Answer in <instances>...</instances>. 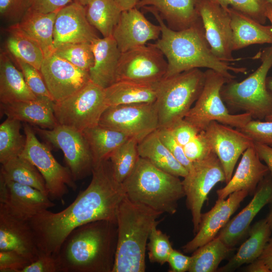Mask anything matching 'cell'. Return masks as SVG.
<instances>
[{"mask_svg":"<svg viewBox=\"0 0 272 272\" xmlns=\"http://www.w3.org/2000/svg\"><path fill=\"white\" fill-rule=\"evenodd\" d=\"M92 175L88 187L67 208L57 213L44 210L29 221L40 252L55 256L68 235L80 226L98 220L116 221L125 195L109 159L95 164Z\"/></svg>","mask_w":272,"mask_h":272,"instance_id":"cell-1","label":"cell"},{"mask_svg":"<svg viewBox=\"0 0 272 272\" xmlns=\"http://www.w3.org/2000/svg\"><path fill=\"white\" fill-rule=\"evenodd\" d=\"M144 8L154 15L161 27L160 38L154 44L162 51L167 61L164 78L200 67L214 70L229 82L235 78L230 72L246 74L245 67L231 66L213 54L206 39L200 18L191 27L175 31L167 26L155 10L150 7Z\"/></svg>","mask_w":272,"mask_h":272,"instance_id":"cell-2","label":"cell"},{"mask_svg":"<svg viewBox=\"0 0 272 272\" xmlns=\"http://www.w3.org/2000/svg\"><path fill=\"white\" fill-rule=\"evenodd\" d=\"M117 233L116 221L105 220L75 228L55 255L58 272H112Z\"/></svg>","mask_w":272,"mask_h":272,"instance_id":"cell-3","label":"cell"},{"mask_svg":"<svg viewBox=\"0 0 272 272\" xmlns=\"http://www.w3.org/2000/svg\"><path fill=\"white\" fill-rule=\"evenodd\" d=\"M162 214L125 196L116 214L117 243L112 272H144L147 242Z\"/></svg>","mask_w":272,"mask_h":272,"instance_id":"cell-4","label":"cell"},{"mask_svg":"<svg viewBox=\"0 0 272 272\" xmlns=\"http://www.w3.org/2000/svg\"><path fill=\"white\" fill-rule=\"evenodd\" d=\"M122 184L125 196L130 200L162 214H175L178 201L185 196L179 177L160 169L140 157Z\"/></svg>","mask_w":272,"mask_h":272,"instance_id":"cell-5","label":"cell"},{"mask_svg":"<svg viewBox=\"0 0 272 272\" xmlns=\"http://www.w3.org/2000/svg\"><path fill=\"white\" fill-rule=\"evenodd\" d=\"M205 72L193 69L163 78L156 84L159 128H171L184 118L202 90Z\"/></svg>","mask_w":272,"mask_h":272,"instance_id":"cell-6","label":"cell"},{"mask_svg":"<svg viewBox=\"0 0 272 272\" xmlns=\"http://www.w3.org/2000/svg\"><path fill=\"white\" fill-rule=\"evenodd\" d=\"M259 66L241 82L225 83L221 95L232 108L251 114L252 118L265 120L272 113V91L266 86L267 75L272 67V44L260 52Z\"/></svg>","mask_w":272,"mask_h":272,"instance_id":"cell-7","label":"cell"},{"mask_svg":"<svg viewBox=\"0 0 272 272\" xmlns=\"http://www.w3.org/2000/svg\"><path fill=\"white\" fill-rule=\"evenodd\" d=\"M200 94L184 119L199 131L205 130L213 121L236 127L243 128L253 118L250 114L243 112L233 114L229 112L222 99L221 91L229 81L220 73L208 69Z\"/></svg>","mask_w":272,"mask_h":272,"instance_id":"cell-8","label":"cell"},{"mask_svg":"<svg viewBox=\"0 0 272 272\" xmlns=\"http://www.w3.org/2000/svg\"><path fill=\"white\" fill-rule=\"evenodd\" d=\"M107 107L104 89L90 81L71 96L54 102L53 110L58 124L83 131L98 125Z\"/></svg>","mask_w":272,"mask_h":272,"instance_id":"cell-9","label":"cell"},{"mask_svg":"<svg viewBox=\"0 0 272 272\" xmlns=\"http://www.w3.org/2000/svg\"><path fill=\"white\" fill-rule=\"evenodd\" d=\"M24 131L26 142L20 156L31 162L43 176L49 197L61 199L68 193L69 188L76 190V181L67 167L59 164L47 145L37 139L35 131L25 123Z\"/></svg>","mask_w":272,"mask_h":272,"instance_id":"cell-10","label":"cell"},{"mask_svg":"<svg viewBox=\"0 0 272 272\" xmlns=\"http://www.w3.org/2000/svg\"><path fill=\"white\" fill-rule=\"evenodd\" d=\"M226 182L222 165L212 152L205 158L192 162L187 175L182 181L186 204L192 217L193 233L198 231L201 209L208 195L219 182Z\"/></svg>","mask_w":272,"mask_h":272,"instance_id":"cell-11","label":"cell"},{"mask_svg":"<svg viewBox=\"0 0 272 272\" xmlns=\"http://www.w3.org/2000/svg\"><path fill=\"white\" fill-rule=\"evenodd\" d=\"M99 124L119 131L139 143L159 128L155 102L109 106Z\"/></svg>","mask_w":272,"mask_h":272,"instance_id":"cell-12","label":"cell"},{"mask_svg":"<svg viewBox=\"0 0 272 272\" xmlns=\"http://www.w3.org/2000/svg\"><path fill=\"white\" fill-rule=\"evenodd\" d=\"M33 128L47 142L62 151L76 181L92 173L95 162L83 131L61 124L52 129L38 126Z\"/></svg>","mask_w":272,"mask_h":272,"instance_id":"cell-13","label":"cell"},{"mask_svg":"<svg viewBox=\"0 0 272 272\" xmlns=\"http://www.w3.org/2000/svg\"><path fill=\"white\" fill-rule=\"evenodd\" d=\"M165 57L154 43H147L121 52L116 82L156 84L164 78L167 72L168 64Z\"/></svg>","mask_w":272,"mask_h":272,"instance_id":"cell-14","label":"cell"},{"mask_svg":"<svg viewBox=\"0 0 272 272\" xmlns=\"http://www.w3.org/2000/svg\"><path fill=\"white\" fill-rule=\"evenodd\" d=\"M196 8L213 54L225 62L240 60L232 56L231 19L226 9L211 0H196Z\"/></svg>","mask_w":272,"mask_h":272,"instance_id":"cell-15","label":"cell"},{"mask_svg":"<svg viewBox=\"0 0 272 272\" xmlns=\"http://www.w3.org/2000/svg\"><path fill=\"white\" fill-rule=\"evenodd\" d=\"M40 72L54 102L75 94L91 81L89 73L54 53L44 57Z\"/></svg>","mask_w":272,"mask_h":272,"instance_id":"cell-16","label":"cell"},{"mask_svg":"<svg viewBox=\"0 0 272 272\" xmlns=\"http://www.w3.org/2000/svg\"><path fill=\"white\" fill-rule=\"evenodd\" d=\"M204 131L212 151L222 165L227 183L233 174L239 157L253 145V142L238 129L216 121L211 122Z\"/></svg>","mask_w":272,"mask_h":272,"instance_id":"cell-17","label":"cell"},{"mask_svg":"<svg viewBox=\"0 0 272 272\" xmlns=\"http://www.w3.org/2000/svg\"><path fill=\"white\" fill-rule=\"evenodd\" d=\"M0 206L16 217L29 221L55 204L41 191L6 180L0 175Z\"/></svg>","mask_w":272,"mask_h":272,"instance_id":"cell-18","label":"cell"},{"mask_svg":"<svg viewBox=\"0 0 272 272\" xmlns=\"http://www.w3.org/2000/svg\"><path fill=\"white\" fill-rule=\"evenodd\" d=\"M248 194L247 191L240 190L231 193L226 198H218L209 211L201 214L198 231L194 238L182 247L183 251L193 252L216 237Z\"/></svg>","mask_w":272,"mask_h":272,"instance_id":"cell-19","label":"cell"},{"mask_svg":"<svg viewBox=\"0 0 272 272\" xmlns=\"http://www.w3.org/2000/svg\"><path fill=\"white\" fill-rule=\"evenodd\" d=\"M160 35V26L149 21L135 7L122 11L112 37L123 52L158 40Z\"/></svg>","mask_w":272,"mask_h":272,"instance_id":"cell-20","label":"cell"},{"mask_svg":"<svg viewBox=\"0 0 272 272\" xmlns=\"http://www.w3.org/2000/svg\"><path fill=\"white\" fill-rule=\"evenodd\" d=\"M89 22L85 7L73 2L59 10L54 25L55 49L67 43H91L98 38Z\"/></svg>","mask_w":272,"mask_h":272,"instance_id":"cell-21","label":"cell"},{"mask_svg":"<svg viewBox=\"0 0 272 272\" xmlns=\"http://www.w3.org/2000/svg\"><path fill=\"white\" fill-rule=\"evenodd\" d=\"M14 250L31 262L40 254L29 221L16 217L0 206V251Z\"/></svg>","mask_w":272,"mask_h":272,"instance_id":"cell-22","label":"cell"},{"mask_svg":"<svg viewBox=\"0 0 272 272\" xmlns=\"http://www.w3.org/2000/svg\"><path fill=\"white\" fill-rule=\"evenodd\" d=\"M270 202H272V179L265 176L259 183L249 203L229 220L217 237L232 249L246 233L259 212Z\"/></svg>","mask_w":272,"mask_h":272,"instance_id":"cell-23","label":"cell"},{"mask_svg":"<svg viewBox=\"0 0 272 272\" xmlns=\"http://www.w3.org/2000/svg\"><path fill=\"white\" fill-rule=\"evenodd\" d=\"M268 172V167L261 162L253 145L243 153L230 180L224 187L217 190L218 198H226L231 193L240 190H246L250 194L254 193Z\"/></svg>","mask_w":272,"mask_h":272,"instance_id":"cell-24","label":"cell"},{"mask_svg":"<svg viewBox=\"0 0 272 272\" xmlns=\"http://www.w3.org/2000/svg\"><path fill=\"white\" fill-rule=\"evenodd\" d=\"M54 101L47 97L1 103V112L7 117L32 124L44 129H52L58 124L55 118Z\"/></svg>","mask_w":272,"mask_h":272,"instance_id":"cell-25","label":"cell"},{"mask_svg":"<svg viewBox=\"0 0 272 272\" xmlns=\"http://www.w3.org/2000/svg\"><path fill=\"white\" fill-rule=\"evenodd\" d=\"M94 56L89 71L90 80L105 89L116 82V74L121 51L112 36L97 38L91 42Z\"/></svg>","mask_w":272,"mask_h":272,"instance_id":"cell-26","label":"cell"},{"mask_svg":"<svg viewBox=\"0 0 272 272\" xmlns=\"http://www.w3.org/2000/svg\"><path fill=\"white\" fill-rule=\"evenodd\" d=\"M150 7L155 10L170 29L188 28L200 20L196 0H139L138 9Z\"/></svg>","mask_w":272,"mask_h":272,"instance_id":"cell-27","label":"cell"},{"mask_svg":"<svg viewBox=\"0 0 272 272\" xmlns=\"http://www.w3.org/2000/svg\"><path fill=\"white\" fill-rule=\"evenodd\" d=\"M226 9L231 19L232 49L252 44H272V26L261 24L231 7Z\"/></svg>","mask_w":272,"mask_h":272,"instance_id":"cell-28","label":"cell"},{"mask_svg":"<svg viewBox=\"0 0 272 272\" xmlns=\"http://www.w3.org/2000/svg\"><path fill=\"white\" fill-rule=\"evenodd\" d=\"M8 52L0 53V101L1 103L35 99L20 70L14 65Z\"/></svg>","mask_w":272,"mask_h":272,"instance_id":"cell-29","label":"cell"},{"mask_svg":"<svg viewBox=\"0 0 272 272\" xmlns=\"http://www.w3.org/2000/svg\"><path fill=\"white\" fill-rule=\"evenodd\" d=\"M249 233V238L240 246L232 258L218 269L219 271H234L242 265L251 263L261 256L271 234L266 218L255 223Z\"/></svg>","mask_w":272,"mask_h":272,"instance_id":"cell-30","label":"cell"},{"mask_svg":"<svg viewBox=\"0 0 272 272\" xmlns=\"http://www.w3.org/2000/svg\"><path fill=\"white\" fill-rule=\"evenodd\" d=\"M57 12L44 14L30 9L17 23L41 48L44 57L53 54L55 51L54 25Z\"/></svg>","mask_w":272,"mask_h":272,"instance_id":"cell-31","label":"cell"},{"mask_svg":"<svg viewBox=\"0 0 272 272\" xmlns=\"http://www.w3.org/2000/svg\"><path fill=\"white\" fill-rule=\"evenodd\" d=\"M138 151L140 157L166 172L183 178L188 173L161 141L156 130L138 143Z\"/></svg>","mask_w":272,"mask_h":272,"instance_id":"cell-32","label":"cell"},{"mask_svg":"<svg viewBox=\"0 0 272 272\" xmlns=\"http://www.w3.org/2000/svg\"><path fill=\"white\" fill-rule=\"evenodd\" d=\"M156 84L128 81H117L104 89L108 107L124 104L154 103L156 99Z\"/></svg>","mask_w":272,"mask_h":272,"instance_id":"cell-33","label":"cell"},{"mask_svg":"<svg viewBox=\"0 0 272 272\" xmlns=\"http://www.w3.org/2000/svg\"><path fill=\"white\" fill-rule=\"evenodd\" d=\"M6 31L8 34L6 41L7 52L15 59L27 62L40 71L44 55L39 45L17 23L11 25Z\"/></svg>","mask_w":272,"mask_h":272,"instance_id":"cell-34","label":"cell"},{"mask_svg":"<svg viewBox=\"0 0 272 272\" xmlns=\"http://www.w3.org/2000/svg\"><path fill=\"white\" fill-rule=\"evenodd\" d=\"M83 132L88 143L95 164L108 159L118 147L129 139L119 131L99 124L86 129Z\"/></svg>","mask_w":272,"mask_h":272,"instance_id":"cell-35","label":"cell"},{"mask_svg":"<svg viewBox=\"0 0 272 272\" xmlns=\"http://www.w3.org/2000/svg\"><path fill=\"white\" fill-rule=\"evenodd\" d=\"M0 175L6 180L31 186L48 195L43 176L31 162L22 157L14 158L2 164Z\"/></svg>","mask_w":272,"mask_h":272,"instance_id":"cell-36","label":"cell"},{"mask_svg":"<svg viewBox=\"0 0 272 272\" xmlns=\"http://www.w3.org/2000/svg\"><path fill=\"white\" fill-rule=\"evenodd\" d=\"M85 7L90 24L103 37L112 36L122 11L115 0H93Z\"/></svg>","mask_w":272,"mask_h":272,"instance_id":"cell-37","label":"cell"},{"mask_svg":"<svg viewBox=\"0 0 272 272\" xmlns=\"http://www.w3.org/2000/svg\"><path fill=\"white\" fill-rule=\"evenodd\" d=\"M232 249L217 236L198 247L191 256L189 272H214Z\"/></svg>","mask_w":272,"mask_h":272,"instance_id":"cell-38","label":"cell"},{"mask_svg":"<svg viewBox=\"0 0 272 272\" xmlns=\"http://www.w3.org/2000/svg\"><path fill=\"white\" fill-rule=\"evenodd\" d=\"M21 121L7 117L0 125V163L19 156L24 150L26 135L21 133Z\"/></svg>","mask_w":272,"mask_h":272,"instance_id":"cell-39","label":"cell"},{"mask_svg":"<svg viewBox=\"0 0 272 272\" xmlns=\"http://www.w3.org/2000/svg\"><path fill=\"white\" fill-rule=\"evenodd\" d=\"M138 144L137 141L129 138L109 158L114 177L120 183H122L130 174L140 158Z\"/></svg>","mask_w":272,"mask_h":272,"instance_id":"cell-40","label":"cell"},{"mask_svg":"<svg viewBox=\"0 0 272 272\" xmlns=\"http://www.w3.org/2000/svg\"><path fill=\"white\" fill-rule=\"evenodd\" d=\"M77 67L89 72L94 62L91 43H67L55 49L54 52Z\"/></svg>","mask_w":272,"mask_h":272,"instance_id":"cell-41","label":"cell"},{"mask_svg":"<svg viewBox=\"0 0 272 272\" xmlns=\"http://www.w3.org/2000/svg\"><path fill=\"white\" fill-rule=\"evenodd\" d=\"M223 8L231 7L243 15L264 25L268 9L272 7L269 0H211Z\"/></svg>","mask_w":272,"mask_h":272,"instance_id":"cell-42","label":"cell"},{"mask_svg":"<svg viewBox=\"0 0 272 272\" xmlns=\"http://www.w3.org/2000/svg\"><path fill=\"white\" fill-rule=\"evenodd\" d=\"M158 223L151 229L147 248L150 261L163 265L167 262L173 249L169 237L157 228Z\"/></svg>","mask_w":272,"mask_h":272,"instance_id":"cell-43","label":"cell"},{"mask_svg":"<svg viewBox=\"0 0 272 272\" xmlns=\"http://www.w3.org/2000/svg\"><path fill=\"white\" fill-rule=\"evenodd\" d=\"M16 60L26 83L33 93L37 97H47L52 99L40 71L22 60Z\"/></svg>","mask_w":272,"mask_h":272,"instance_id":"cell-44","label":"cell"},{"mask_svg":"<svg viewBox=\"0 0 272 272\" xmlns=\"http://www.w3.org/2000/svg\"><path fill=\"white\" fill-rule=\"evenodd\" d=\"M238 130L249 137L253 142L272 147V120L252 119Z\"/></svg>","mask_w":272,"mask_h":272,"instance_id":"cell-45","label":"cell"},{"mask_svg":"<svg viewBox=\"0 0 272 272\" xmlns=\"http://www.w3.org/2000/svg\"><path fill=\"white\" fill-rule=\"evenodd\" d=\"M31 0H0V15L4 20L18 23L31 8Z\"/></svg>","mask_w":272,"mask_h":272,"instance_id":"cell-46","label":"cell"},{"mask_svg":"<svg viewBox=\"0 0 272 272\" xmlns=\"http://www.w3.org/2000/svg\"><path fill=\"white\" fill-rule=\"evenodd\" d=\"M187 159L194 162L207 157L212 151L205 131H201L183 147Z\"/></svg>","mask_w":272,"mask_h":272,"instance_id":"cell-47","label":"cell"},{"mask_svg":"<svg viewBox=\"0 0 272 272\" xmlns=\"http://www.w3.org/2000/svg\"><path fill=\"white\" fill-rule=\"evenodd\" d=\"M156 131L162 143L177 161L188 171L192 163L187 159L183 147L175 139L171 131L164 128H158Z\"/></svg>","mask_w":272,"mask_h":272,"instance_id":"cell-48","label":"cell"},{"mask_svg":"<svg viewBox=\"0 0 272 272\" xmlns=\"http://www.w3.org/2000/svg\"><path fill=\"white\" fill-rule=\"evenodd\" d=\"M32 262L14 250L0 251L1 272H22Z\"/></svg>","mask_w":272,"mask_h":272,"instance_id":"cell-49","label":"cell"},{"mask_svg":"<svg viewBox=\"0 0 272 272\" xmlns=\"http://www.w3.org/2000/svg\"><path fill=\"white\" fill-rule=\"evenodd\" d=\"M169 129L175 139L183 147L200 132L184 119L176 123Z\"/></svg>","mask_w":272,"mask_h":272,"instance_id":"cell-50","label":"cell"},{"mask_svg":"<svg viewBox=\"0 0 272 272\" xmlns=\"http://www.w3.org/2000/svg\"><path fill=\"white\" fill-rule=\"evenodd\" d=\"M22 272H58L55 256L41 252L38 257Z\"/></svg>","mask_w":272,"mask_h":272,"instance_id":"cell-51","label":"cell"},{"mask_svg":"<svg viewBox=\"0 0 272 272\" xmlns=\"http://www.w3.org/2000/svg\"><path fill=\"white\" fill-rule=\"evenodd\" d=\"M73 0H31V9L41 13H50L73 3Z\"/></svg>","mask_w":272,"mask_h":272,"instance_id":"cell-52","label":"cell"},{"mask_svg":"<svg viewBox=\"0 0 272 272\" xmlns=\"http://www.w3.org/2000/svg\"><path fill=\"white\" fill-rule=\"evenodd\" d=\"M167 262L170 266V271H188L191 263V256L186 255L173 249L169 255Z\"/></svg>","mask_w":272,"mask_h":272,"instance_id":"cell-53","label":"cell"},{"mask_svg":"<svg viewBox=\"0 0 272 272\" xmlns=\"http://www.w3.org/2000/svg\"><path fill=\"white\" fill-rule=\"evenodd\" d=\"M253 146L259 158L265 163L272 176V147L257 142H253Z\"/></svg>","mask_w":272,"mask_h":272,"instance_id":"cell-54","label":"cell"},{"mask_svg":"<svg viewBox=\"0 0 272 272\" xmlns=\"http://www.w3.org/2000/svg\"><path fill=\"white\" fill-rule=\"evenodd\" d=\"M245 270L249 272H270L267 266L259 258L250 263Z\"/></svg>","mask_w":272,"mask_h":272,"instance_id":"cell-55","label":"cell"},{"mask_svg":"<svg viewBox=\"0 0 272 272\" xmlns=\"http://www.w3.org/2000/svg\"><path fill=\"white\" fill-rule=\"evenodd\" d=\"M259 258L265 263L270 271L272 272V246H266Z\"/></svg>","mask_w":272,"mask_h":272,"instance_id":"cell-56","label":"cell"},{"mask_svg":"<svg viewBox=\"0 0 272 272\" xmlns=\"http://www.w3.org/2000/svg\"><path fill=\"white\" fill-rule=\"evenodd\" d=\"M122 11L135 7L139 0H115Z\"/></svg>","mask_w":272,"mask_h":272,"instance_id":"cell-57","label":"cell"},{"mask_svg":"<svg viewBox=\"0 0 272 272\" xmlns=\"http://www.w3.org/2000/svg\"><path fill=\"white\" fill-rule=\"evenodd\" d=\"M267 222L269 225V226L270 227L271 234V237L270 238V240L266 246H272V206L271 207L270 210L269 211V213H268V215L267 217L266 218Z\"/></svg>","mask_w":272,"mask_h":272,"instance_id":"cell-58","label":"cell"},{"mask_svg":"<svg viewBox=\"0 0 272 272\" xmlns=\"http://www.w3.org/2000/svg\"><path fill=\"white\" fill-rule=\"evenodd\" d=\"M266 86L267 88L272 91V77H267ZM265 120H272V113L265 119Z\"/></svg>","mask_w":272,"mask_h":272,"instance_id":"cell-59","label":"cell"},{"mask_svg":"<svg viewBox=\"0 0 272 272\" xmlns=\"http://www.w3.org/2000/svg\"><path fill=\"white\" fill-rule=\"evenodd\" d=\"M93 0H73L74 2L79 4L83 6H86Z\"/></svg>","mask_w":272,"mask_h":272,"instance_id":"cell-60","label":"cell"},{"mask_svg":"<svg viewBox=\"0 0 272 272\" xmlns=\"http://www.w3.org/2000/svg\"><path fill=\"white\" fill-rule=\"evenodd\" d=\"M267 20L269 21L272 26V7H270L267 12Z\"/></svg>","mask_w":272,"mask_h":272,"instance_id":"cell-61","label":"cell"},{"mask_svg":"<svg viewBox=\"0 0 272 272\" xmlns=\"http://www.w3.org/2000/svg\"><path fill=\"white\" fill-rule=\"evenodd\" d=\"M270 3L271 4V5H272V0H269Z\"/></svg>","mask_w":272,"mask_h":272,"instance_id":"cell-62","label":"cell"}]
</instances>
